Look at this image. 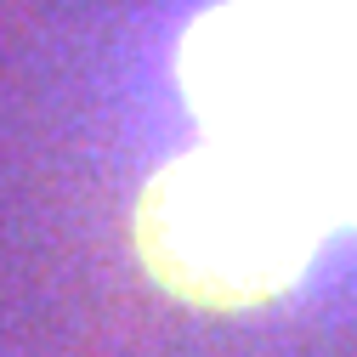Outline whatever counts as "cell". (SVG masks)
<instances>
[{
  "mask_svg": "<svg viewBox=\"0 0 357 357\" xmlns=\"http://www.w3.org/2000/svg\"><path fill=\"white\" fill-rule=\"evenodd\" d=\"M318 244L324 227L284 182L210 142L170 159L137 204V255L153 284L210 312L278 301Z\"/></svg>",
  "mask_w": 357,
  "mask_h": 357,
  "instance_id": "obj_2",
  "label": "cell"
},
{
  "mask_svg": "<svg viewBox=\"0 0 357 357\" xmlns=\"http://www.w3.org/2000/svg\"><path fill=\"white\" fill-rule=\"evenodd\" d=\"M176 85L204 142L284 182L324 238L357 227V0H221Z\"/></svg>",
  "mask_w": 357,
  "mask_h": 357,
  "instance_id": "obj_1",
  "label": "cell"
}]
</instances>
